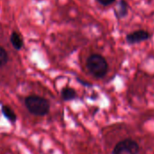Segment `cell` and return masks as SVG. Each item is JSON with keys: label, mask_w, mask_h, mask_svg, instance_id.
Wrapping results in <instances>:
<instances>
[{"label": "cell", "mask_w": 154, "mask_h": 154, "mask_svg": "<svg viewBox=\"0 0 154 154\" xmlns=\"http://www.w3.org/2000/svg\"><path fill=\"white\" fill-rule=\"evenodd\" d=\"M24 105L28 111L35 116H43L49 113L50 103L39 96H29L24 99Z\"/></svg>", "instance_id": "1"}, {"label": "cell", "mask_w": 154, "mask_h": 154, "mask_svg": "<svg viewBox=\"0 0 154 154\" xmlns=\"http://www.w3.org/2000/svg\"><path fill=\"white\" fill-rule=\"evenodd\" d=\"M87 68L94 77L101 79L107 73L108 64L103 56L99 54H91L87 60Z\"/></svg>", "instance_id": "2"}, {"label": "cell", "mask_w": 154, "mask_h": 154, "mask_svg": "<svg viewBox=\"0 0 154 154\" xmlns=\"http://www.w3.org/2000/svg\"><path fill=\"white\" fill-rule=\"evenodd\" d=\"M140 147L138 143L128 138L117 143L113 150V154H138Z\"/></svg>", "instance_id": "3"}, {"label": "cell", "mask_w": 154, "mask_h": 154, "mask_svg": "<svg viewBox=\"0 0 154 154\" xmlns=\"http://www.w3.org/2000/svg\"><path fill=\"white\" fill-rule=\"evenodd\" d=\"M150 38H151V33L144 30H138L126 35V41L128 43H131V44L139 43Z\"/></svg>", "instance_id": "4"}, {"label": "cell", "mask_w": 154, "mask_h": 154, "mask_svg": "<svg viewBox=\"0 0 154 154\" xmlns=\"http://www.w3.org/2000/svg\"><path fill=\"white\" fill-rule=\"evenodd\" d=\"M10 42L12 43V46L16 51H20L23 47V40L17 32H12L10 36Z\"/></svg>", "instance_id": "5"}, {"label": "cell", "mask_w": 154, "mask_h": 154, "mask_svg": "<svg viewBox=\"0 0 154 154\" xmlns=\"http://www.w3.org/2000/svg\"><path fill=\"white\" fill-rule=\"evenodd\" d=\"M1 111H2V114L4 115V116L7 120H9L10 122L14 123L16 121V115H15V113L8 106H2Z\"/></svg>", "instance_id": "6"}, {"label": "cell", "mask_w": 154, "mask_h": 154, "mask_svg": "<svg viewBox=\"0 0 154 154\" xmlns=\"http://www.w3.org/2000/svg\"><path fill=\"white\" fill-rule=\"evenodd\" d=\"M61 97L63 98V100L65 101H69L74 99L77 97V93L76 91L71 88H64L61 91Z\"/></svg>", "instance_id": "7"}, {"label": "cell", "mask_w": 154, "mask_h": 154, "mask_svg": "<svg viewBox=\"0 0 154 154\" xmlns=\"http://www.w3.org/2000/svg\"><path fill=\"white\" fill-rule=\"evenodd\" d=\"M116 13L119 18L125 17L128 13V4L125 0H120L118 4V9L116 10Z\"/></svg>", "instance_id": "8"}, {"label": "cell", "mask_w": 154, "mask_h": 154, "mask_svg": "<svg viewBox=\"0 0 154 154\" xmlns=\"http://www.w3.org/2000/svg\"><path fill=\"white\" fill-rule=\"evenodd\" d=\"M7 60H8L7 52L2 46H0V67L5 65L7 62Z\"/></svg>", "instance_id": "9"}, {"label": "cell", "mask_w": 154, "mask_h": 154, "mask_svg": "<svg viewBox=\"0 0 154 154\" xmlns=\"http://www.w3.org/2000/svg\"><path fill=\"white\" fill-rule=\"evenodd\" d=\"M97 2L103 6H107V5L114 4L116 2V0H97Z\"/></svg>", "instance_id": "10"}]
</instances>
